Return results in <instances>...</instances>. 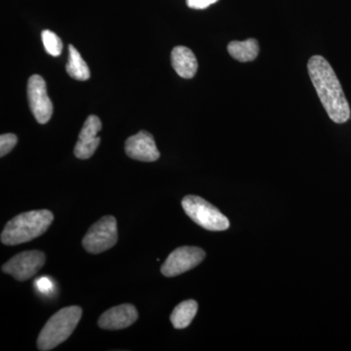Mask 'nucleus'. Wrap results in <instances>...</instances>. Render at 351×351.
I'll return each mask as SVG.
<instances>
[{
	"label": "nucleus",
	"instance_id": "1",
	"mask_svg": "<svg viewBox=\"0 0 351 351\" xmlns=\"http://www.w3.org/2000/svg\"><path fill=\"white\" fill-rule=\"evenodd\" d=\"M307 69L330 119L336 123H345L350 119V108L331 64L324 57L316 55L309 59Z\"/></svg>",
	"mask_w": 351,
	"mask_h": 351
},
{
	"label": "nucleus",
	"instance_id": "2",
	"mask_svg": "<svg viewBox=\"0 0 351 351\" xmlns=\"http://www.w3.org/2000/svg\"><path fill=\"white\" fill-rule=\"evenodd\" d=\"M54 221L49 210H36L18 215L9 221L1 233V242L15 246L41 237Z\"/></svg>",
	"mask_w": 351,
	"mask_h": 351
},
{
	"label": "nucleus",
	"instance_id": "3",
	"mask_svg": "<svg viewBox=\"0 0 351 351\" xmlns=\"http://www.w3.org/2000/svg\"><path fill=\"white\" fill-rule=\"evenodd\" d=\"M82 309L80 306L64 307L51 316L41 330L38 339V348L41 351L54 350L69 338L82 319Z\"/></svg>",
	"mask_w": 351,
	"mask_h": 351
},
{
	"label": "nucleus",
	"instance_id": "4",
	"mask_svg": "<svg viewBox=\"0 0 351 351\" xmlns=\"http://www.w3.org/2000/svg\"><path fill=\"white\" fill-rule=\"evenodd\" d=\"M186 215L205 230L221 232L230 228V221L221 211L199 196L188 195L182 201Z\"/></svg>",
	"mask_w": 351,
	"mask_h": 351
},
{
	"label": "nucleus",
	"instance_id": "5",
	"mask_svg": "<svg viewBox=\"0 0 351 351\" xmlns=\"http://www.w3.org/2000/svg\"><path fill=\"white\" fill-rule=\"evenodd\" d=\"M119 240L117 219L112 216L103 217L89 228L82 246L90 254H101L110 250Z\"/></svg>",
	"mask_w": 351,
	"mask_h": 351
},
{
	"label": "nucleus",
	"instance_id": "6",
	"mask_svg": "<svg viewBox=\"0 0 351 351\" xmlns=\"http://www.w3.org/2000/svg\"><path fill=\"white\" fill-rule=\"evenodd\" d=\"M45 263V254L38 250L25 251L2 265V271L14 277L16 280L25 281L32 278L43 269Z\"/></svg>",
	"mask_w": 351,
	"mask_h": 351
},
{
	"label": "nucleus",
	"instance_id": "7",
	"mask_svg": "<svg viewBox=\"0 0 351 351\" xmlns=\"http://www.w3.org/2000/svg\"><path fill=\"white\" fill-rule=\"evenodd\" d=\"M205 252L198 247L182 246L168 256L161 267L164 276L175 277L197 267L204 260Z\"/></svg>",
	"mask_w": 351,
	"mask_h": 351
},
{
	"label": "nucleus",
	"instance_id": "8",
	"mask_svg": "<svg viewBox=\"0 0 351 351\" xmlns=\"http://www.w3.org/2000/svg\"><path fill=\"white\" fill-rule=\"evenodd\" d=\"M27 92L29 108L34 119L38 123H47L53 114V104L48 96L47 87L43 76H31L27 82Z\"/></svg>",
	"mask_w": 351,
	"mask_h": 351
},
{
	"label": "nucleus",
	"instance_id": "9",
	"mask_svg": "<svg viewBox=\"0 0 351 351\" xmlns=\"http://www.w3.org/2000/svg\"><path fill=\"white\" fill-rule=\"evenodd\" d=\"M125 152L130 158L143 162H154L160 157V152L152 134L144 130L127 138Z\"/></svg>",
	"mask_w": 351,
	"mask_h": 351
},
{
	"label": "nucleus",
	"instance_id": "10",
	"mask_svg": "<svg viewBox=\"0 0 351 351\" xmlns=\"http://www.w3.org/2000/svg\"><path fill=\"white\" fill-rule=\"evenodd\" d=\"M101 129L100 119L96 115H90L84 122L75 147V156L80 159H88L93 156L100 145L101 138L98 133Z\"/></svg>",
	"mask_w": 351,
	"mask_h": 351
},
{
	"label": "nucleus",
	"instance_id": "11",
	"mask_svg": "<svg viewBox=\"0 0 351 351\" xmlns=\"http://www.w3.org/2000/svg\"><path fill=\"white\" fill-rule=\"evenodd\" d=\"M138 317V314L135 306L129 304H120L101 314L98 325L105 330L125 329L134 324Z\"/></svg>",
	"mask_w": 351,
	"mask_h": 351
},
{
	"label": "nucleus",
	"instance_id": "12",
	"mask_svg": "<svg viewBox=\"0 0 351 351\" xmlns=\"http://www.w3.org/2000/svg\"><path fill=\"white\" fill-rule=\"evenodd\" d=\"M171 63L181 77L191 80L197 73L198 63L195 53L184 46H177L171 53Z\"/></svg>",
	"mask_w": 351,
	"mask_h": 351
},
{
	"label": "nucleus",
	"instance_id": "13",
	"mask_svg": "<svg viewBox=\"0 0 351 351\" xmlns=\"http://www.w3.org/2000/svg\"><path fill=\"white\" fill-rule=\"evenodd\" d=\"M230 56L241 63L256 60L260 52V46L256 39L249 38L245 41H232L228 45Z\"/></svg>",
	"mask_w": 351,
	"mask_h": 351
},
{
	"label": "nucleus",
	"instance_id": "14",
	"mask_svg": "<svg viewBox=\"0 0 351 351\" xmlns=\"http://www.w3.org/2000/svg\"><path fill=\"white\" fill-rule=\"evenodd\" d=\"M197 309V302L193 300H188L178 304L170 316L173 326L176 329H184L188 327L195 318Z\"/></svg>",
	"mask_w": 351,
	"mask_h": 351
},
{
	"label": "nucleus",
	"instance_id": "15",
	"mask_svg": "<svg viewBox=\"0 0 351 351\" xmlns=\"http://www.w3.org/2000/svg\"><path fill=\"white\" fill-rule=\"evenodd\" d=\"M66 69L71 77L80 80V82H85L91 76L86 62L83 60L82 55L73 45L69 46V61Z\"/></svg>",
	"mask_w": 351,
	"mask_h": 351
},
{
	"label": "nucleus",
	"instance_id": "16",
	"mask_svg": "<svg viewBox=\"0 0 351 351\" xmlns=\"http://www.w3.org/2000/svg\"><path fill=\"white\" fill-rule=\"evenodd\" d=\"M41 38H43L44 47L48 54L53 57L61 55L62 51H63V43L55 32L45 29L41 34Z\"/></svg>",
	"mask_w": 351,
	"mask_h": 351
},
{
	"label": "nucleus",
	"instance_id": "17",
	"mask_svg": "<svg viewBox=\"0 0 351 351\" xmlns=\"http://www.w3.org/2000/svg\"><path fill=\"white\" fill-rule=\"evenodd\" d=\"M18 138L15 134H3L0 136V156H5L17 145Z\"/></svg>",
	"mask_w": 351,
	"mask_h": 351
},
{
	"label": "nucleus",
	"instance_id": "18",
	"mask_svg": "<svg viewBox=\"0 0 351 351\" xmlns=\"http://www.w3.org/2000/svg\"><path fill=\"white\" fill-rule=\"evenodd\" d=\"M36 285L39 292L43 293V294H49L50 292H52V281L48 277H41L38 279L36 281Z\"/></svg>",
	"mask_w": 351,
	"mask_h": 351
},
{
	"label": "nucleus",
	"instance_id": "19",
	"mask_svg": "<svg viewBox=\"0 0 351 351\" xmlns=\"http://www.w3.org/2000/svg\"><path fill=\"white\" fill-rule=\"evenodd\" d=\"M219 0H186V5L189 8L198 9H206L212 4L216 3Z\"/></svg>",
	"mask_w": 351,
	"mask_h": 351
}]
</instances>
